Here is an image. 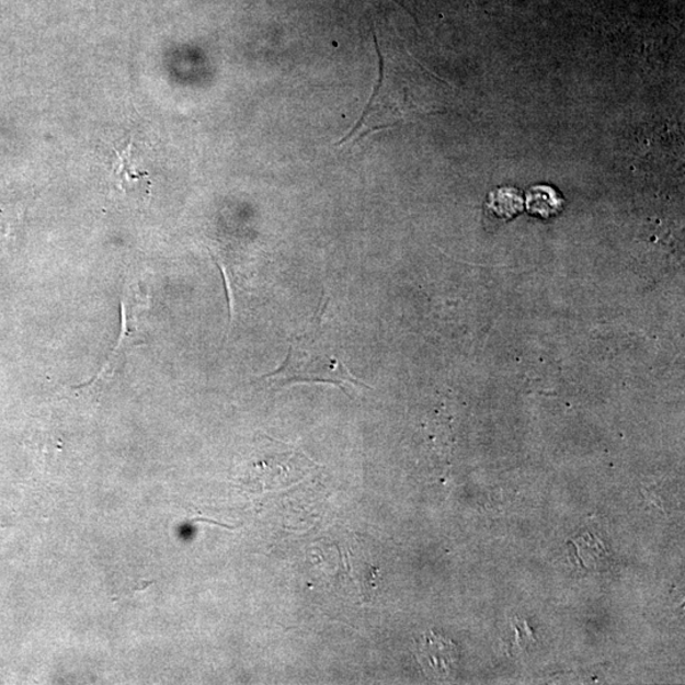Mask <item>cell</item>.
Wrapping results in <instances>:
<instances>
[{
	"instance_id": "obj_1",
	"label": "cell",
	"mask_w": 685,
	"mask_h": 685,
	"mask_svg": "<svg viewBox=\"0 0 685 685\" xmlns=\"http://www.w3.org/2000/svg\"><path fill=\"white\" fill-rule=\"evenodd\" d=\"M273 389L285 388L295 383H320L335 385L346 391V386H368L351 373L344 362L338 359L327 343L311 334L292 341L287 357L277 369L265 375Z\"/></svg>"
},
{
	"instance_id": "obj_2",
	"label": "cell",
	"mask_w": 685,
	"mask_h": 685,
	"mask_svg": "<svg viewBox=\"0 0 685 685\" xmlns=\"http://www.w3.org/2000/svg\"><path fill=\"white\" fill-rule=\"evenodd\" d=\"M418 662L432 680H447L458 664V651L453 641L430 632L416 642Z\"/></svg>"
},
{
	"instance_id": "obj_3",
	"label": "cell",
	"mask_w": 685,
	"mask_h": 685,
	"mask_svg": "<svg viewBox=\"0 0 685 685\" xmlns=\"http://www.w3.org/2000/svg\"><path fill=\"white\" fill-rule=\"evenodd\" d=\"M562 201L550 187H535L528 195V209L530 213L548 217L555 215L561 208Z\"/></svg>"
},
{
	"instance_id": "obj_5",
	"label": "cell",
	"mask_w": 685,
	"mask_h": 685,
	"mask_svg": "<svg viewBox=\"0 0 685 685\" xmlns=\"http://www.w3.org/2000/svg\"><path fill=\"white\" fill-rule=\"evenodd\" d=\"M491 206H493L498 215L504 216L505 207L507 206V209H510V213L513 216L521 212L522 201L520 198V195H517V192L513 190H502L495 192V197H493V203H491Z\"/></svg>"
},
{
	"instance_id": "obj_4",
	"label": "cell",
	"mask_w": 685,
	"mask_h": 685,
	"mask_svg": "<svg viewBox=\"0 0 685 685\" xmlns=\"http://www.w3.org/2000/svg\"><path fill=\"white\" fill-rule=\"evenodd\" d=\"M132 144L126 147L124 152L116 151V163L114 165L115 173L119 180V187L127 190L130 185L147 181L148 173L137 172L132 160Z\"/></svg>"
}]
</instances>
